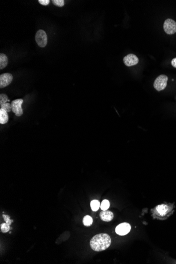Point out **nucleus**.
<instances>
[{
    "label": "nucleus",
    "mask_w": 176,
    "mask_h": 264,
    "mask_svg": "<svg viewBox=\"0 0 176 264\" xmlns=\"http://www.w3.org/2000/svg\"><path fill=\"white\" fill-rule=\"evenodd\" d=\"M111 244L110 236L106 233H99L95 236L90 240V245L95 251H101L108 248Z\"/></svg>",
    "instance_id": "obj_1"
},
{
    "label": "nucleus",
    "mask_w": 176,
    "mask_h": 264,
    "mask_svg": "<svg viewBox=\"0 0 176 264\" xmlns=\"http://www.w3.org/2000/svg\"><path fill=\"white\" fill-rule=\"evenodd\" d=\"M168 78L164 74H161L155 80L153 87L158 91L163 90L167 87Z\"/></svg>",
    "instance_id": "obj_2"
},
{
    "label": "nucleus",
    "mask_w": 176,
    "mask_h": 264,
    "mask_svg": "<svg viewBox=\"0 0 176 264\" xmlns=\"http://www.w3.org/2000/svg\"><path fill=\"white\" fill-rule=\"evenodd\" d=\"M35 41L38 45L41 48H45L48 43L47 33L43 30L37 31L35 37Z\"/></svg>",
    "instance_id": "obj_3"
},
{
    "label": "nucleus",
    "mask_w": 176,
    "mask_h": 264,
    "mask_svg": "<svg viewBox=\"0 0 176 264\" xmlns=\"http://www.w3.org/2000/svg\"><path fill=\"white\" fill-rule=\"evenodd\" d=\"M163 29L168 34H173L176 32V22L171 19H167L163 24Z\"/></svg>",
    "instance_id": "obj_4"
},
{
    "label": "nucleus",
    "mask_w": 176,
    "mask_h": 264,
    "mask_svg": "<svg viewBox=\"0 0 176 264\" xmlns=\"http://www.w3.org/2000/svg\"><path fill=\"white\" fill-rule=\"evenodd\" d=\"M23 102V100L21 99H16L12 101L11 102V107L12 111L15 114L16 116L20 117L23 114V109L22 108V104Z\"/></svg>",
    "instance_id": "obj_5"
},
{
    "label": "nucleus",
    "mask_w": 176,
    "mask_h": 264,
    "mask_svg": "<svg viewBox=\"0 0 176 264\" xmlns=\"http://www.w3.org/2000/svg\"><path fill=\"white\" fill-rule=\"evenodd\" d=\"M13 80V76L11 73H5L0 75V88L7 87Z\"/></svg>",
    "instance_id": "obj_6"
},
{
    "label": "nucleus",
    "mask_w": 176,
    "mask_h": 264,
    "mask_svg": "<svg viewBox=\"0 0 176 264\" xmlns=\"http://www.w3.org/2000/svg\"><path fill=\"white\" fill-rule=\"evenodd\" d=\"M131 230V226L129 224L124 222L120 224L116 228V233L120 236L126 235L129 233Z\"/></svg>",
    "instance_id": "obj_7"
},
{
    "label": "nucleus",
    "mask_w": 176,
    "mask_h": 264,
    "mask_svg": "<svg viewBox=\"0 0 176 264\" xmlns=\"http://www.w3.org/2000/svg\"><path fill=\"white\" fill-rule=\"evenodd\" d=\"M123 61L124 64L127 67L135 66L139 62L138 58L134 54H128L124 57Z\"/></svg>",
    "instance_id": "obj_8"
},
{
    "label": "nucleus",
    "mask_w": 176,
    "mask_h": 264,
    "mask_svg": "<svg viewBox=\"0 0 176 264\" xmlns=\"http://www.w3.org/2000/svg\"><path fill=\"white\" fill-rule=\"evenodd\" d=\"M100 217L101 220L104 222H110L113 218V214L111 211L103 210L100 214Z\"/></svg>",
    "instance_id": "obj_9"
},
{
    "label": "nucleus",
    "mask_w": 176,
    "mask_h": 264,
    "mask_svg": "<svg viewBox=\"0 0 176 264\" xmlns=\"http://www.w3.org/2000/svg\"><path fill=\"white\" fill-rule=\"evenodd\" d=\"M9 121L8 112L3 109H0V124L4 125Z\"/></svg>",
    "instance_id": "obj_10"
},
{
    "label": "nucleus",
    "mask_w": 176,
    "mask_h": 264,
    "mask_svg": "<svg viewBox=\"0 0 176 264\" xmlns=\"http://www.w3.org/2000/svg\"><path fill=\"white\" fill-rule=\"evenodd\" d=\"M8 64V56L3 53L0 54V69L6 67Z\"/></svg>",
    "instance_id": "obj_11"
},
{
    "label": "nucleus",
    "mask_w": 176,
    "mask_h": 264,
    "mask_svg": "<svg viewBox=\"0 0 176 264\" xmlns=\"http://www.w3.org/2000/svg\"><path fill=\"white\" fill-rule=\"evenodd\" d=\"M168 207L166 205H164V204L159 205V206H158L156 207L157 212L161 216H163L165 214H166L167 211H168Z\"/></svg>",
    "instance_id": "obj_12"
},
{
    "label": "nucleus",
    "mask_w": 176,
    "mask_h": 264,
    "mask_svg": "<svg viewBox=\"0 0 176 264\" xmlns=\"http://www.w3.org/2000/svg\"><path fill=\"white\" fill-rule=\"evenodd\" d=\"M91 208L93 212H97L100 207V203L97 200H93L92 201L90 204Z\"/></svg>",
    "instance_id": "obj_13"
},
{
    "label": "nucleus",
    "mask_w": 176,
    "mask_h": 264,
    "mask_svg": "<svg viewBox=\"0 0 176 264\" xmlns=\"http://www.w3.org/2000/svg\"><path fill=\"white\" fill-rule=\"evenodd\" d=\"M83 223L85 226H90L93 223V219L91 216H85L83 218Z\"/></svg>",
    "instance_id": "obj_14"
},
{
    "label": "nucleus",
    "mask_w": 176,
    "mask_h": 264,
    "mask_svg": "<svg viewBox=\"0 0 176 264\" xmlns=\"http://www.w3.org/2000/svg\"><path fill=\"white\" fill-rule=\"evenodd\" d=\"M110 207V202L108 200H103L101 204L100 208L102 210H106Z\"/></svg>",
    "instance_id": "obj_15"
},
{
    "label": "nucleus",
    "mask_w": 176,
    "mask_h": 264,
    "mask_svg": "<svg viewBox=\"0 0 176 264\" xmlns=\"http://www.w3.org/2000/svg\"><path fill=\"white\" fill-rule=\"evenodd\" d=\"M10 230V225L7 224L6 222L3 223V224H2L1 225V230L2 233H8V231Z\"/></svg>",
    "instance_id": "obj_16"
},
{
    "label": "nucleus",
    "mask_w": 176,
    "mask_h": 264,
    "mask_svg": "<svg viewBox=\"0 0 176 264\" xmlns=\"http://www.w3.org/2000/svg\"><path fill=\"white\" fill-rule=\"evenodd\" d=\"M10 101V100L8 98V96L5 94H1L0 95V105L1 104L6 103Z\"/></svg>",
    "instance_id": "obj_17"
},
{
    "label": "nucleus",
    "mask_w": 176,
    "mask_h": 264,
    "mask_svg": "<svg viewBox=\"0 0 176 264\" xmlns=\"http://www.w3.org/2000/svg\"><path fill=\"white\" fill-rule=\"evenodd\" d=\"M0 106H1V109H4L8 112H10L12 110L11 104L9 102L6 103H4V104H1Z\"/></svg>",
    "instance_id": "obj_18"
},
{
    "label": "nucleus",
    "mask_w": 176,
    "mask_h": 264,
    "mask_svg": "<svg viewBox=\"0 0 176 264\" xmlns=\"http://www.w3.org/2000/svg\"><path fill=\"white\" fill-rule=\"evenodd\" d=\"M52 3L54 5L58 7H62L64 5V1L63 0H53Z\"/></svg>",
    "instance_id": "obj_19"
},
{
    "label": "nucleus",
    "mask_w": 176,
    "mask_h": 264,
    "mask_svg": "<svg viewBox=\"0 0 176 264\" xmlns=\"http://www.w3.org/2000/svg\"><path fill=\"white\" fill-rule=\"evenodd\" d=\"M3 217L4 218V220L5 221V222H6L7 224L10 225L12 224V222H13V220L10 219V216L6 215H3Z\"/></svg>",
    "instance_id": "obj_20"
},
{
    "label": "nucleus",
    "mask_w": 176,
    "mask_h": 264,
    "mask_svg": "<svg viewBox=\"0 0 176 264\" xmlns=\"http://www.w3.org/2000/svg\"><path fill=\"white\" fill-rule=\"evenodd\" d=\"M38 2L43 5H48L50 3V1L49 0H39Z\"/></svg>",
    "instance_id": "obj_21"
},
{
    "label": "nucleus",
    "mask_w": 176,
    "mask_h": 264,
    "mask_svg": "<svg viewBox=\"0 0 176 264\" xmlns=\"http://www.w3.org/2000/svg\"><path fill=\"white\" fill-rule=\"evenodd\" d=\"M171 65L172 67L176 68V58H174L171 61Z\"/></svg>",
    "instance_id": "obj_22"
}]
</instances>
